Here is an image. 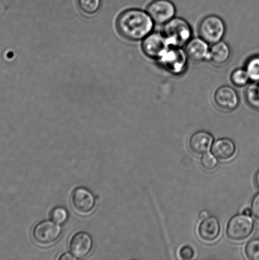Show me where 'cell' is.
I'll return each instance as SVG.
<instances>
[{"label": "cell", "mask_w": 259, "mask_h": 260, "mask_svg": "<svg viewBox=\"0 0 259 260\" xmlns=\"http://www.w3.org/2000/svg\"><path fill=\"white\" fill-rule=\"evenodd\" d=\"M154 22L148 12L139 9L123 12L117 20L116 26L123 37L129 40L144 39L154 29Z\"/></svg>", "instance_id": "6da1fadb"}, {"label": "cell", "mask_w": 259, "mask_h": 260, "mask_svg": "<svg viewBox=\"0 0 259 260\" xmlns=\"http://www.w3.org/2000/svg\"><path fill=\"white\" fill-rule=\"evenodd\" d=\"M163 34L171 47H182L191 40L192 30L187 20L174 17L165 24Z\"/></svg>", "instance_id": "7a4b0ae2"}, {"label": "cell", "mask_w": 259, "mask_h": 260, "mask_svg": "<svg viewBox=\"0 0 259 260\" xmlns=\"http://www.w3.org/2000/svg\"><path fill=\"white\" fill-rule=\"evenodd\" d=\"M226 32V25L221 18L208 15L201 20L199 26L200 37L210 44L221 41Z\"/></svg>", "instance_id": "3957f363"}, {"label": "cell", "mask_w": 259, "mask_h": 260, "mask_svg": "<svg viewBox=\"0 0 259 260\" xmlns=\"http://www.w3.org/2000/svg\"><path fill=\"white\" fill-rule=\"evenodd\" d=\"M188 58L186 52L181 47H171L158 61L168 72L179 75L187 70Z\"/></svg>", "instance_id": "277c9868"}, {"label": "cell", "mask_w": 259, "mask_h": 260, "mask_svg": "<svg viewBox=\"0 0 259 260\" xmlns=\"http://www.w3.org/2000/svg\"><path fill=\"white\" fill-rule=\"evenodd\" d=\"M254 222L251 216L237 215L230 219L227 228L228 238L232 241L244 240L253 233Z\"/></svg>", "instance_id": "5b68a950"}, {"label": "cell", "mask_w": 259, "mask_h": 260, "mask_svg": "<svg viewBox=\"0 0 259 260\" xmlns=\"http://www.w3.org/2000/svg\"><path fill=\"white\" fill-rule=\"evenodd\" d=\"M171 47L164 34L151 32L144 38L142 43V49L149 58L159 60L166 51Z\"/></svg>", "instance_id": "8992f818"}, {"label": "cell", "mask_w": 259, "mask_h": 260, "mask_svg": "<svg viewBox=\"0 0 259 260\" xmlns=\"http://www.w3.org/2000/svg\"><path fill=\"white\" fill-rule=\"evenodd\" d=\"M61 234L58 224L52 221H43L37 224L32 231V238L40 246H49L54 243Z\"/></svg>", "instance_id": "52a82bcc"}, {"label": "cell", "mask_w": 259, "mask_h": 260, "mask_svg": "<svg viewBox=\"0 0 259 260\" xmlns=\"http://www.w3.org/2000/svg\"><path fill=\"white\" fill-rule=\"evenodd\" d=\"M147 12L154 22L165 24L173 19L176 7L170 0H154L147 7Z\"/></svg>", "instance_id": "ba28073f"}, {"label": "cell", "mask_w": 259, "mask_h": 260, "mask_svg": "<svg viewBox=\"0 0 259 260\" xmlns=\"http://www.w3.org/2000/svg\"><path fill=\"white\" fill-rule=\"evenodd\" d=\"M214 101L218 109L231 112L235 110L239 105V96L234 88L230 86H223L215 91Z\"/></svg>", "instance_id": "9c48e42d"}, {"label": "cell", "mask_w": 259, "mask_h": 260, "mask_svg": "<svg viewBox=\"0 0 259 260\" xmlns=\"http://www.w3.org/2000/svg\"><path fill=\"white\" fill-rule=\"evenodd\" d=\"M70 201L73 210L81 215L90 213L95 203L92 193L84 187H78L73 191Z\"/></svg>", "instance_id": "30bf717a"}, {"label": "cell", "mask_w": 259, "mask_h": 260, "mask_svg": "<svg viewBox=\"0 0 259 260\" xmlns=\"http://www.w3.org/2000/svg\"><path fill=\"white\" fill-rule=\"evenodd\" d=\"M209 43L200 37L190 40L185 48L189 58L197 62L209 59Z\"/></svg>", "instance_id": "8fae6325"}, {"label": "cell", "mask_w": 259, "mask_h": 260, "mask_svg": "<svg viewBox=\"0 0 259 260\" xmlns=\"http://www.w3.org/2000/svg\"><path fill=\"white\" fill-rule=\"evenodd\" d=\"M93 241L88 233H79L72 237L70 243V250L75 258H82L90 253Z\"/></svg>", "instance_id": "7c38bea8"}, {"label": "cell", "mask_w": 259, "mask_h": 260, "mask_svg": "<svg viewBox=\"0 0 259 260\" xmlns=\"http://www.w3.org/2000/svg\"><path fill=\"white\" fill-rule=\"evenodd\" d=\"M214 142V137L205 131L195 132L190 137L189 142L190 149L194 154H204L209 151Z\"/></svg>", "instance_id": "4fadbf2b"}, {"label": "cell", "mask_w": 259, "mask_h": 260, "mask_svg": "<svg viewBox=\"0 0 259 260\" xmlns=\"http://www.w3.org/2000/svg\"><path fill=\"white\" fill-rule=\"evenodd\" d=\"M220 226L219 220L215 216H209L200 223L198 233L200 238L205 241L212 242L219 237Z\"/></svg>", "instance_id": "5bb4252c"}, {"label": "cell", "mask_w": 259, "mask_h": 260, "mask_svg": "<svg viewBox=\"0 0 259 260\" xmlns=\"http://www.w3.org/2000/svg\"><path fill=\"white\" fill-rule=\"evenodd\" d=\"M236 145L233 140L224 138L217 140L212 147V153L218 159L227 160L233 157Z\"/></svg>", "instance_id": "9a60e30c"}, {"label": "cell", "mask_w": 259, "mask_h": 260, "mask_svg": "<svg viewBox=\"0 0 259 260\" xmlns=\"http://www.w3.org/2000/svg\"><path fill=\"white\" fill-rule=\"evenodd\" d=\"M230 56L231 50L229 45L221 41L214 43L210 48L209 59L215 65L225 64L229 60Z\"/></svg>", "instance_id": "2e32d148"}, {"label": "cell", "mask_w": 259, "mask_h": 260, "mask_svg": "<svg viewBox=\"0 0 259 260\" xmlns=\"http://www.w3.org/2000/svg\"><path fill=\"white\" fill-rule=\"evenodd\" d=\"M245 98L250 107L259 109V83L251 84L245 91Z\"/></svg>", "instance_id": "e0dca14e"}, {"label": "cell", "mask_w": 259, "mask_h": 260, "mask_svg": "<svg viewBox=\"0 0 259 260\" xmlns=\"http://www.w3.org/2000/svg\"><path fill=\"white\" fill-rule=\"evenodd\" d=\"M230 78L233 85L237 87H243L247 85L250 80L249 76L245 69H237L233 71Z\"/></svg>", "instance_id": "ac0fdd59"}, {"label": "cell", "mask_w": 259, "mask_h": 260, "mask_svg": "<svg viewBox=\"0 0 259 260\" xmlns=\"http://www.w3.org/2000/svg\"><path fill=\"white\" fill-rule=\"evenodd\" d=\"M245 70L250 80L254 82L259 81V56L250 58L246 63Z\"/></svg>", "instance_id": "d6986e66"}, {"label": "cell", "mask_w": 259, "mask_h": 260, "mask_svg": "<svg viewBox=\"0 0 259 260\" xmlns=\"http://www.w3.org/2000/svg\"><path fill=\"white\" fill-rule=\"evenodd\" d=\"M79 7L86 14H95L100 8L101 0H78Z\"/></svg>", "instance_id": "ffe728a7"}, {"label": "cell", "mask_w": 259, "mask_h": 260, "mask_svg": "<svg viewBox=\"0 0 259 260\" xmlns=\"http://www.w3.org/2000/svg\"><path fill=\"white\" fill-rule=\"evenodd\" d=\"M246 256L250 260H259V239H252L245 248Z\"/></svg>", "instance_id": "44dd1931"}, {"label": "cell", "mask_w": 259, "mask_h": 260, "mask_svg": "<svg viewBox=\"0 0 259 260\" xmlns=\"http://www.w3.org/2000/svg\"><path fill=\"white\" fill-rule=\"evenodd\" d=\"M200 162L203 169L208 172L214 170L217 167L216 158L214 155L208 152L203 154Z\"/></svg>", "instance_id": "7402d4cb"}, {"label": "cell", "mask_w": 259, "mask_h": 260, "mask_svg": "<svg viewBox=\"0 0 259 260\" xmlns=\"http://www.w3.org/2000/svg\"><path fill=\"white\" fill-rule=\"evenodd\" d=\"M50 217L55 223L60 225L65 223L68 218V213L66 209L62 207H56L50 213Z\"/></svg>", "instance_id": "603a6c76"}, {"label": "cell", "mask_w": 259, "mask_h": 260, "mask_svg": "<svg viewBox=\"0 0 259 260\" xmlns=\"http://www.w3.org/2000/svg\"><path fill=\"white\" fill-rule=\"evenodd\" d=\"M194 249L188 245L182 246L179 252L180 258L184 260L192 259L194 258Z\"/></svg>", "instance_id": "cb8c5ba5"}, {"label": "cell", "mask_w": 259, "mask_h": 260, "mask_svg": "<svg viewBox=\"0 0 259 260\" xmlns=\"http://www.w3.org/2000/svg\"><path fill=\"white\" fill-rule=\"evenodd\" d=\"M250 210L253 217L259 220V193L253 197L251 202Z\"/></svg>", "instance_id": "d4e9b609"}, {"label": "cell", "mask_w": 259, "mask_h": 260, "mask_svg": "<svg viewBox=\"0 0 259 260\" xmlns=\"http://www.w3.org/2000/svg\"><path fill=\"white\" fill-rule=\"evenodd\" d=\"M209 212L206 210H202L199 213V218L200 220H204V219L209 217Z\"/></svg>", "instance_id": "484cf974"}, {"label": "cell", "mask_w": 259, "mask_h": 260, "mask_svg": "<svg viewBox=\"0 0 259 260\" xmlns=\"http://www.w3.org/2000/svg\"><path fill=\"white\" fill-rule=\"evenodd\" d=\"M61 260H66V259H76L77 258H75V256L72 255V254L70 253H65L62 254V256L60 257L59 258H58Z\"/></svg>", "instance_id": "4316f807"}, {"label": "cell", "mask_w": 259, "mask_h": 260, "mask_svg": "<svg viewBox=\"0 0 259 260\" xmlns=\"http://www.w3.org/2000/svg\"><path fill=\"white\" fill-rule=\"evenodd\" d=\"M254 182L256 187H257L258 190H259V170L255 173L254 177Z\"/></svg>", "instance_id": "83f0119b"}, {"label": "cell", "mask_w": 259, "mask_h": 260, "mask_svg": "<svg viewBox=\"0 0 259 260\" xmlns=\"http://www.w3.org/2000/svg\"><path fill=\"white\" fill-rule=\"evenodd\" d=\"M243 215H247V216H252V211H251L250 209H245L244 211H243Z\"/></svg>", "instance_id": "f1b7e54d"}]
</instances>
